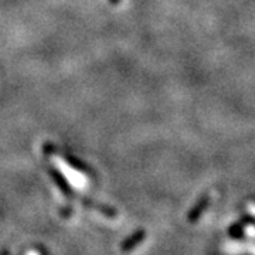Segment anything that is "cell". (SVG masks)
Masks as SVG:
<instances>
[{"label":"cell","instance_id":"cell-1","mask_svg":"<svg viewBox=\"0 0 255 255\" xmlns=\"http://www.w3.org/2000/svg\"><path fill=\"white\" fill-rule=\"evenodd\" d=\"M50 157L53 159L55 167L63 173V176L65 177V180L68 182V184H70L73 189H75V190H85V189H87V186H88V179H87L85 174L81 173L78 169L73 167V166L68 163L65 159H63L61 156L53 153V155H50Z\"/></svg>","mask_w":255,"mask_h":255},{"label":"cell","instance_id":"cell-2","mask_svg":"<svg viewBox=\"0 0 255 255\" xmlns=\"http://www.w3.org/2000/svg\"><path fill=\"white\" fill-rule=\"evenodd\" d=\"M228 255H255L254 243H228L224 246Z\"/></svg>","mask_w":255,"mask_h":255},{"label":"cell","instance_id":"cell-3","mask_svg":"<svg viewBox=\"0 0 255 255\" xmlns=\"http://www.w3.org/2000/svg\"><path fill=\"white\" fill-rule=\"evenodd\" d=\"M210 201H211V197L210 196H206V197H203V200H200L193 209H191L190 214H189V221L191 223H196L197 220L200 219L201 214L207 210L209 207Z\"/></svg>","mask_w":255,"mask_h":255},{"label":"cell","instance_id":"cell-4","mask_svg":"<svg viewBox=\"0 0 255 255\" xmlns=\"http://www.w3.org/2000/svg\"><path fill=\"white\" fill-rule=\"evenodd\" d=\"M145 237V231H137L136 234H133L132 237L128 238L127 241L122 244V251H124V253H130V251H133L135 248H137V247L143 243Z\"/></svg>","mask_w":255,"mask_h":255},{"label":"cell","instance_id":"cell-5","mask_svg":"<svg viewBox=\"0 0 255 255\" xmlns=\"http://www.w3.org/2000/svg\"><path fill=\"white\" fill-rule=\"evenodd\" d=\"M246 234L250 238H255V227L254 226H247Z\"/></svg>","mask_w":255,"mask_h":255},{"label":"cell","instance_id":"cell-6","mask_svg":"<svg viewBox=\"0 0 255 255\" xmlns=\"http://www.w3.org/2000/svg\"><path fill=\"white\" fill-rule=\"evenodd\" d=\"M247 207H248V211L251 213V216H254L255 217V203H248Z\"/></svg>","mask_w":255,"mask_h":255},{"label":"cell","instance_id":"cell-7","mask_svg":"<svg viewBox=\"0 0 255 255\" xmlns=\"http://www.w3.org/2000/svg\"><path fill=\"white\" fill-rule=\"evenodd\" d=\"M27 255H40L37 251H30V253H27Z\"/></svg>","mask_w":255,"mask_h":255},{"label":"cell","instance_id":"cell-8","mask_svg":"<svg viewBox=\"0 0 255 255\" xmlns=\"http://www.w3.org/2000/svg\"><path fill=\"white\" fill-rule=\"evenodd\" d=\"M110 1H111V3H112V4H118L121 0H110Z\"/></svg>","mask_w":255,"mask_h":255}]
</instances>
